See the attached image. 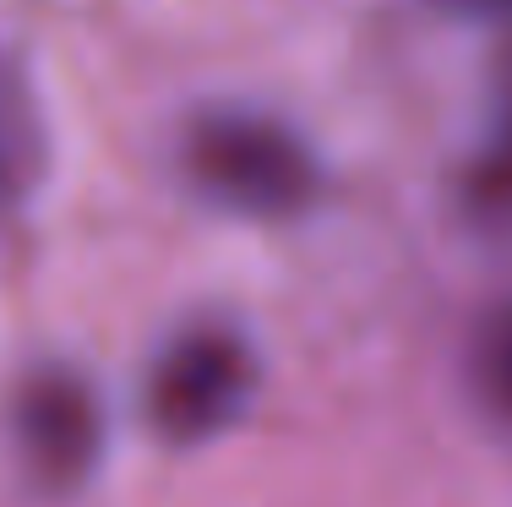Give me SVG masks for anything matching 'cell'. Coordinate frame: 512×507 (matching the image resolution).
Wrapping results in <instances>:
<instances>
[{
  "label": "cell",
  "instance_id": "cell-1",
  "mask_svg": "<svg viewBox=\"0 0 512 507\" xmlns=\"http://www.w3.org/2000/svg\"><path fill=\"white\" fill-rule=\"evenodd\" d=\"M186 175L202 197L246 219H289L311 208L322 169L284 120L256 110H207L186 131Z\"/></svg>",
  "mask_w": 512,
  "mask_h": 507
},
{
  "label": "cell",
  "instance_id": "cell-3",
  "mask_svg": "<svg viewBox=\"0 0 512 507\" xmlns=\"http://www.w3.org/2000/svg\"><path fill=\"white\" fill-rule=\"evenodd\" d=\"M11 437H17V453L39 486H77V480H88L104 448L99 398L71 371H39L17 393Z\"/></svg>",
  "mask_w": 512,
  "mask_h": 507
},
{
  "label": "cell",
  "instance_id": "cell-2",
  "mask_svg": "<svg viewBox=\"0 0 512 507\" xmlns=\"http://www.w3.org/2000/svg\"><path fill=\"white\" fill-rule=\"evenodd\" d=\"M256 388V360L229 328H191L158 355L148 377V420L164 442H207L246 409Z\"/></svg>",
  "mask_w": 512,
  "mask_h": 507
},
{
  "label": "cell",
  "instance_id": "cell-6",
  "mask_svg": "<svg viewBox=\"0 0 512 507\" xmlns=\"http://www.w3.org/2000/svg\"><path fill=\"white\" fill-rule=\"evenodd\" d=\"M474 377H480L485 404L502 420H512V306L485 322L480 349H474Z\"/></svg>",
  "mask_w": 512,
  "mask_h": 507
},
{
  "label": "cell",
  "instance_id": "cell-4",
  "mask_svg": "<svg viewBox=\"0 0 512 507\" xmlns=\"http://www.w3.org/2000/svg\"><path fill=\"white\" fill-rule=\"evenodd\" d=\"M44 169V126L28 82L11 60H0V213L17 208Z\"/></svg>",
  "mask_w": 512,
  "mask_h": 507
},
{
  "label": "cell",
  "instance_id": "cell-7",
  "mask_svg": "<svg viewBox=\"0 0 512 507\" xmlns=\"http://www.w3.org/2000/svg\"><path fill=\"white\" fill-rule=\"evenodd\" d=\"M436 6L458 11V17H485V22H496V17H512V0H436Z\"/></svg>",
  "mask_w": 512,
  "mask_h": 507
},
{
  "label": "cell",
  "instance_id": "cell-5",
  "mask_svg": "<svg viewBox=\"0 0 512 507\" xmlns=\"http://www.w3.org/2000/svg\"><path fill=\"white\" fill-rule=\"evenodd\" d=\"M463 202L480 224H512V93L502 99L469 175H463Z\"/></svg>",
  "mask_w": 512,
  "mask_h": 507
}]
</instances>
